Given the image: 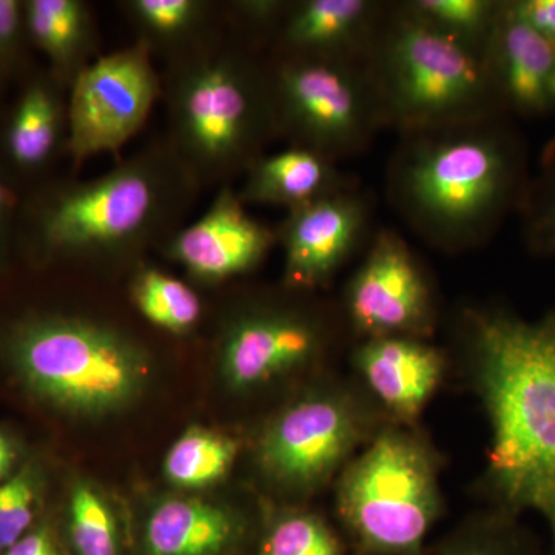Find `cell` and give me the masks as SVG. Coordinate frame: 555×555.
Instances as JSON below:
<instances>
[{
	"label": "cell",
	"instance_id": "484cf974",
	"mask_svg": "<svg viewBox=\"0 0 555 555\" xmlns=\"http://www.w3.org/2000/svg\"><path fill=\"white\" fill-rule=\"evenodd\" d=\"M258 555H353L345 537L323 517L302 509H280L262 528Z\"/></svg>",
	"mask_w": 555,
	"mask_h": 555
},
{
	"label": "cell",
	"instance_id": "7402d4cb",
	"mask_svg": "<svg viewBox=\"0 0 555 555\" xmlns=\"http://www.w3.org/2000/svg\"><path fill=\"white\" fill-rule=\"evenodd\" d=\"M119 5L138 42L166 62L198 47L225 22L224 3L211 0H126Z\"/></svg>",
	"mask_w": 555,
	"mask_h": 555
},
{
	"label": "cell",
	"instance_id": "e0dca14e",
	"mask_svg": "<svg viewBox=\"0 0 555 555\" xmlns=\"http://www.w3.org/2000/svg\"><path fill=\"white\" fill-rule=\"evenodd\" d=\"M382 11L377 2L369 0L291 2L275 33L273 56L364 60Z\"/></svg>",
	"mask_w": 555,
	"mask_h": 555
},
{
	"label": "cell",
	"instance_id": "f546056e",
	"mask_svg": "<svg viewBox=\"0 0 555 555\" xmlns=\"http://www.w3.org/2000/svg\"><path fill=\"white\" fill-rule=\"evenodd\" d=\"M35 507L36 481L28 470L0 485V554L30 531Z\"/></svg>",
	"mask_w": 555,
	"mask_h": 555
},
{
	"label": "cell",
	"instance_id": "f1b7e54d",
	"mask_svg": "<svg viewBox=\"0 0 555 555\" xmlns=\"http://www.w3.org/2000/svg\"><path fill=\"white\" fill-rule=\"evenodd\" d=\"M526 246L540 257L555 258V139L546 145L540 159L539 171L529 179L524 203Z\"/></svg>",
	"mask_w": 555,
	"mask_h": 555
},
{
	"label": "cell",
	"instance_id": "2e32d148",
	"mask_svg": "<svg viewBox=\"0 0 555 555\" xmlns=\"http://www.w3.org/2000/svg\"><path fill=\"white\" fill-rule=\"evenodd\" d=\"M486 57L506 115L542 116L555 108V46L514 16L507 2H502Z\"/></svg>",
	"mask_w": 555,
	"mask_h": 555
},
{
	"label": "cell",
	"instance_id": "1f68e13d",
	"mask_svg": "<svg viewBox=\"0 0 555 555\" xmlns=\"http://www.w3.org/2000/svg\"><path fill=\"white\" fill-rule=\"evenodd\" d=\"M507 7L514 16L555 46V0H514Z\"/></svg>",
	"mask_w": 555,
	"mask_h": 555
},
{
	"label": "cell",
	"instance_id": "277c9868",
	"mask_svg": "<svg viewBox=\"0 0 555 555\" xmlns=\"http://www.w3.org/2000/svg\"><path fill=\"white\" fill-rule=\"evenodd\" d=\"M167 139L201 189L230 185L280 137L270 61L224 27L166 62Z\"/></svg>",
	"mask_w": 555,
	"mask_h": 555
},
{
	"label": "cell",
	"instance_id": "603a6c76",
	"mask_svg": "<svg viewBox=\"0 0 555 555\" xmlns=\"http://www.w3.org/2000/svg\"><path fill=\"white\" fill-rule=\"evenodd\" d=\"M430 551L433 555H542L539 540L520 518L491 507L467 517Z\"/></svg>",
	"mask_w": 555,
	"mask_h": 555
},
{
	"label": "cell",
	"instance_id": "9a60e30c",
	"mask_svg": "<svg viewBox=\"0 0 555 555\" xmlns=\"http://www.w3.org/2000/svg\"><path fill=\"white\" fill-rule=\"evenodd\" d=\"M366 225V204L347 190L288 211L275 229L286 255V286L312 291L327 284L356 250Z\"/></svg>",
	"mask_w": 555,
	"mask_h": 555
},
{
	"label": "cell",
	"instance_id": "3957f363",
	"mask_svg": "<svg viewBox=\"0 0 555 555\" xmlns=\"http://www.w3.org/2000/svg\"><path fill=\"white\" fill-rule=\"evenodd\" d=\"M507 115L409 134L397 153L390 193L430 243L476 246L489 238L529 184L524 139Z\"/></svg>",
	"mask_w": 555,
	"mask_h": 555
},
{
	"label": "cell",
	"instance_id": "d6a6232c",
	"mask_svg": "<svg viewBox=\"0 0 555 555\" xmlns=\"http://www.w3.org/2000/svg\"><path fill=\"white\" fill-rule=\"evenodd\" d=\"M2 555H67L50 525L30 529Z\"/></svg>",
	"mask_w": 555,
	"mask_h": 555
},
{
	"label": "cell",
	"instance_id": "6da1fadb",
	"mask_svg": "<svg viewBox=\"0 0 555 555\" xmlns=\"http://www.w3.org/2000/svg\"><path fill=\"white\" fill-rule=\"evenodd\" d=\"M467 369L491 441L481 492L491 509L545 520L555 555V308L528 320L467 309Z\"/></svg>",
	"mask_w": 555,
	"mask_h": 555
},
{
	"label": "cell",
	"instance_id": "cb8c5ba5",
	"mask_svg": "<svg viewBox=\"0 0 555 555\" xmlns=\"http://www.w3.org/2000/svg\"><path fill=\"white\" fill-rule=\"evenodd\" d=\"M238 451L235 438L192 427L170 448L164 473L179 488H206L225 477Z\"/></svg>",
	"mask_w": 555,
	"mask_h": 555
},
{
	"label": "cell",
	"instance_id": "8992f818",
	"mask_svg": "<svg viewBox=\"0 0 555 555\" xmlns=\"http://www.w3.org/2000/svg\"><path fill=\"white\" fill-rule=\"evenodd\" d=\"M441 459L416 426L386 423L335 480V509L353 555H427L443 514Z\"/></svg>",
	"mask_w": 555,
	"mask_h": 555
},
{
	"label": "cell",
	"instance_id": "ffe728a7",
	"mask_svg": "<svg viewBox=\"0 0 555 555\" xmlns=\"http://www.w3.org/2000/svg\"><path fill=\"white\" fill-rule=\"evenodd\" d=\"M241 203L295 210L318 199L346 192L345 177L334 160L312 150L292 147L264 155L244 175Z\"/></svg>",
	"mask_w": 555,
	"mask_h": 555
},
{
	"label": "cell",
	"instance_id": "d4e9b609",
	"mask_svg": "<svg viewBox=\"0 0 555 555\" xmlns=\"http://www.w3.org/2000/svg\"><path fill=\"white\" fill-rule=\"evenodd\" d=\"M130 291L142 317L171 334H188L203 315L198 294L158 269L139 268L131 280Z\"/></svg>",
	"mask_w": 555,
	"mask_h": 555
},
{
	"label": "cell",
	"instance_id": "83f0119b",
	"mask_svg": "<svg viewBox=\"0 0 555 555\" xmlns=\"http://www.w3.org/2000/svg\"><path fill=\"white\" fill-rule=\"evenodd\" d=\"M68 534L75 555H119L115 516L89 485L75 486L69 496Z\"/></svg>",
	"mask_w": 555,
	"mask_h": 555
},
{
	"label": "cell",
	"instance_id": "4316f807",
	"mask_svg": "<svg viewBox=\"0 0 555 555\" xmlns=\"http://www.w3.org/2000/svg\"><path fill=\"white\" fill-rule=\"evenodd\" d=\"M406 9L437 30L474 49H488L502 2L492 0H415Z\"/></svg>",
	"mask_w": 555,
	"mask_h": 555
},
{
	"label": "cell",
	"instance_id": "30bf717a",
	"mask_svg": "<svg viewBox=\"0 0 555 555\" xmlns=\"http://www.w3.org/2000/svg\"><path fill=\"white\" fill-rule=\"evenodd\" d=\"M141 42L98 57L69 86L67 155L76 166L118 153L163 96L160 75Z\"/></svg>",
	"mask_w": 555,
	"mask_h": 555
},
{
	"label": "cell",
	"instance_id": "5b68a950",
	"mask_svg": "<svg viewBox=\"0 0 555 555\" xmlns=\"http://www.w3.org/2000/svg\"><path fill=\"white\" fill-rule=\"evenodd\" d=\"M364 64L383 122L404 133L449 129L505 113L486 50L437 30L406 7L382 17Z\"/></svg>",
	"mask_w": 555,
	"mask_h": 555
},
{
	"label": "cell",
	"instance_id": "836d02e7",
	"mask_svg": "<svg viewBox=\"0 0 555 555\" xmlns=\"http://www.w3.org/2000/svg\"><path fill=\"white\" fill-rule=\"evenodd\" d=\"M16 462V449L5 434L0 433V485L5 483Z\"/></svg>",
	"mask_w": 555,
	"mask_h": 555
},
{
	"label": "cell",
	"instance_id": "ba28073f",
	"mask_svg": "<svg viewBox=\"0 0 555 555\" xmlns=\"http://www.w3.org/2000/svg\"><path fill=\"white\" fill-rule=\"evenodd\" d=\"M386 423L358 383H326L270 420L258 437L255 462L280 491L312 494L337 480Z\"/></svg>",
	"mask_w": 555,
	"mask_h": 555
},
{
	"label": "cell",
	"instance_id": "e575fe53",
	"mask_svg": "<svg viewBox=\"0 0 555 555\" xmlns=\"http://www.w3.org/2000/svg\"><path fill=\"white\" fill-rule=\"evenodd\" d=\"M11 207H13V199H11L10 189L7 188L5 181L0 178V247H2L3 241H5Z\"/></svg>",
	"mask_w": 555,
	"mask_h": 555
},
{
	"label": "cell",
	"instance_id": "4dcf8cb0",
	"mask_svg": "<svg viewBox=\"0 0 555 555\" xmlns=\"http://www.w3.org/2000/svg\"><path fill=\"white\" fill-rule=\"evenodd\" d=\"M25 35L24 2L0 0V69L13 67Z\"/></svg>",
	"mask_w": 555,
	"mask_h": 555
},
{
	"label": "cell",
	"instance_id": "4fadbf2b",
	"mask_svg": "<svg viewBox=\"0 0 555 555\" xmlns=\"http://www.w3.org/2000/svg\"><path fill=\"white\" fill-rule=\"evenodd\" d=\"M276 243V230L251 218L236 190L224 185L206 214L178 230L160 251L195 280L219 283L258 268Z\"/></svg>",
	"mask_w": 555,
	"mask_h": 555
},
{
	"label": "cell",
	"instance_id": "8fae6325",
	"mask_svg": "<svg viewBox=\"0 0 555 555\" xmlns=\"http://www.w3.org/2000/svg\"><path fill=\"white\" fill-rule=\"evenodd\" d=\"M326 321L284 305L241 310L222 332L219 363L225 383L250 392L315 366L331 345Z\"/></svg>",
	"mask_w": 555,
	"mask_h": 555
},
{
	"label": "cell",
	"instance_id": "52a82bcc",
	"mask_svg": "<svg viewBox=\"0 0 555 555\" xmlns=\"http://www.w3.org/2000/svg\"><path fill=\"white\" fill-rule=\"evenodd\" d=\"M10 352L36 396L79 415L133 403L150 371L149 352L137 339L83 317L33 318L11 335Z\"/></svg>",
	"mask_w": 555,
	"mask_h": 555
},
{
	"label": "cell",
	"instance_id": "ac0fdd59",
	"mask_svg": "<svg viewBox=\"0 0 555 555\" xmlns=\"http://www.w3.org/2000/svg\"><path fill=\"white\" fill-rule=\"evenodd\" d=\"M247 524L228 507L196 499H169L150 514L144 555H228L240 550Z\"/></svg>",
	"mask_w": 555,
	"mask_h": 555
},
{
	"label": "cell",
	"instance_id": "7a4b0ae2",
	"mask_svg": "<svg viewBox=\"0 0 555 555\" xmlns=\"http://www.w3.org/2000/svg\"><path fill=\"white\" fill-rule=\"evenodd\" d=\"M201 190L164 137L101 177L40 192L28 206L24 240L60 261H137L184 228Z\"/></svg>",
	"mask_w": 555,
	"mask_h": 555
},
{
	"label": "cell",
	"instance_id": "5bb4252c",
	"mask_svg": "<svg viewBox=\"0 0 555 555\" xmlns=\"http://www.w3.org/2000/svg\"><path fill=\"white\" fill-rule=\"evenodd\" d=\"M357 383L393 425L416 426L447 375L448 358L429 339H363L352 353Z\"/></svg>",
	"mask_w": 555,
	"mask_h": 555
},
{
	"label": "cell",
	"instance_id": "9c48e42d",
	"mask_svg": "<svg viewBox=\"0 0 555 555\" xmlns=\"http://www.w3.org/2000/svg\"><path fill=\"white\" fill-rule=\"evenodd\" d=\"M280 137L331 160L353 155L383 124L364 60L270 57Z\"/></svg>",
	"mask_w": 555,
	"mask_h": 555
},
{
	"label": "cell",
	"instance_id": "44dd1931",
	"mask_svg": "<svg viewBox=\"0 0 555 555\" xmlns=\"http://www.w3.org/2000/svg\"><path fill=\"white\" fill-rule=\"evenodd\" d=\"M25 31L51 62V73L68 87L98 53V24L83 0H25Z\"/></svg>",
	"mask_w": 555,
	"mask_h": 555
},
{
	"label": "cell",
	"instance_id": "d6986e66",
	"mask_svg": "<svg viewBox=\"0 0 555 555\" xmlns=\"http://www.w3.org/2000/svg\"><path fill=\"white\" fill-rule=\"evenodd\" d=\"M53 73L33 79L11 112L3 131V152L14 169L35 173L67 153L68 98Z\"/></svg>",
	"mask_w": 555,
	"mask_h": 555
},
{
	"label": "cell",
	"instance_id": "7c38bea8",
	"mask_svg": "<svg viewBox=\"0 0 555 555\" xmlns=\"http://www.w3.org/2000/svg\"><path fill=\"white\" fill-rule=\"evenodd\" d=\"M346 321L363 339H429L436 305L429 281L397 233L379 232L346 288Z\"/></svg>",
	"mask_w": 555,
	"mask_h": 555
}]
</instances>
